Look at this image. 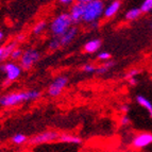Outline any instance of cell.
<instances>
[{
    "label": "cell",
    "instance_id": "cell-1",
    "mask_svg": "<svg viewBox=\"0 0 152 152\" xmlns=\"http://www.w3.org/2000/svg\"><path fill=\"white\" fill-rule=\"evenodd\" d=\"M42 96V93L37 89H30L23 91H13L0 97V105L3 107H15L23 102L35 101Z\"/></svg>",
    "mask_w": 152,
    "mask_h": 152
},
{
    "label": "cell",
    "instance_id": "cell-2",
    "mask_svg": "<svg viewBox=\"0 0 152 152\" xmlns=\"http://www.w3.org/2000/svg\"><path fill=\"white\" fill-rule=\"evenodd\" d=\"M104 8L105 5L101 0H86L82 21L89 25L97 23V21L103 16Z\"/></svg>",
    "mask_w": 152,
    "mask_h": 152
},
{
    "label": "cell",
    "instance_id": "cell-3",
    "mask_svg": "<svg viewBox=\"0 0 152 152\" xmlns=\"http://www.w3.org/2000/svg\"><path fill=\"white\" fill-rule=\"evenodd\" d=\"M72 27L68 12H62L56 16L49 23V30L53 37H60Z\"/></svg>",
    "mask_w": 152,
    "mask_h": 152
},
{
    "label": "cell",
    "instance_id": "cell-4",
    "mask_svg": "<svg viewBox=\"0 0 152 152\" xmlns=\"http://www.w3.org/2000/svg\"><path fill=\"white\" fill-rule=\"evenodd\" d=\"M58 137H60V133L58 131H53V130H47L38 133V134L34 135L31 138L28 140V145L30 146H37V145H43V144H49V142H58Z\"/></svg>",
    "mask_w": 152,
    "mask_h": 152
},
{
    "label": "cell",
    "instance_id": "cell-5",
    "mask_svg": "<svg viewBox=\"0 0 152 152\" xmlns=\"http://www.w3.org/2000/svg\"><path fill=\"white\" fill-rule=\"evenodd\" d=\"M41 58V52L35 48H28L23 51V56L19 60V65L21 69L29 70L35 65Z\"/></svg>",
    "mask_w": 152,
    "mask_h": 152
},
{
    "label": "cell",
    "instance_id": "cell-6",
    "mask_svg": "<svg viewBox=\"0 0 152 152\" xmlns=\"http://www.w3.org/2000/svg\"><path fill=\"white\" fill-rule=\"evenodd\" d=\"M1 70L5 74L7 80H5V84H10L11 82L16 81L19 77L21 76V69L20 65L14 63V62H7L1 66Z\"/></svg>",
    "mask_w": 152,
    "mask_h": 152
},
{
    "label": "cell",
    "instance_id": "cell-7",
    "mask_svg": "<svg viewBox=\"0 0 152 152\" xmlns=\"http://www.w3.org/2000/svg\"><path fill=\"white\" fill-rule=\"evenodd\" d=\"M69 79L66 76H58L51 82L48 86L47 93L50 97H58L63 93L64 88L67 86Z\"/></svg>",
    "mask_w": 152,
    "mask_h": 152
},
{
    "label": "cell",
    "instance_id": "cell-8",
    "mask_svg": "<svg viewBox=\"0 0 152 152\" xmlns=\"http://www.w3.org/2000/svg\"><path fill=\"white\" fill-rule=\"evenodd\" d=\"M86 0H79L75 1V3L70 7L69 16H70L72 25H78L82 21L84 15V9H85Z\"/></svg>",
    "mask_w": 152,
    "mask_h": 152
},
{
    "label": "cell",
    "instance_id": "cell-9",
    "mask_svg": "<svg viewBox=\"0 0 152 152\" xmlns=\"http://www.w3.org/2000/svg\"><path fill=\"white\" fill-rule=\"evenodd\" d=\"M131 144L133 147L137 148V149H142V148L148 147L149 145L152 144V133H149V132L138 133L133 137Z\"/></svg>",
    "mask_w": 152,
    "mask_h": 152
},
{
    "label": "cell",
    "instance_id": "cell-10",
    "mask_svg": "<svg viewBox=\"0 0 152 152\" xmlns=\"http://www.w3.org/2000/svg\"><path fill=\"white\" fill-rule=\"evenodd\" d=\"M78 32H79L78 28H77L76 26H72L65 34H63L60 37H53V38H58L61 47H66V46H68L76 38V36L78 35Z\"/></svg>",
    "mask_w": 152,
    "mask_h": 152
},
{
    "label": "cell",
    "instance_id": "cell-11",
    "mask_svg": "<svg viewBox=\"0 0 152 152\" xmlns=\"http://www.w3.org/2000/svg\"><path fill=\"white\" fill-rule=\"evenodd\" d=\"M120 7H121V1H112L109 4L104 8V12H103V17L107 18V19H110V18L114 17L117 13L119 12Z\"/></svg>",
    "mask_w": 152,
    "mask_h": 152
},
{
    "label": "cell",
    "instance_id": "cell-12",
    "mask_svg": "<svg viewBox=\"0 0 152 152\" xmlns=\"http://www.w3.org/2000/svg\"><path fill=\"white\" fill-rule=\"evenodd\" d=\"M102 41L100 38H93L84 44V51L87 53H95L101 48Z\"/></svg>",
    "mask_w": 152,
    "mask_h": 152
},
{
    "label": "cell",
    "instance_id": "cell-13",
    "mask_svg": "<svg viewBox=\"0 0 152 152\" xmlns=\"http://www.w3.org/2000/svg\"><path fill=\"white\" fill-rule=\"evenodd\" d=\"M58 142H62V144H71V145H81L82 144V138L79 136L72 134H68V133H62L60 134Z\"/></svg>",
    "mask_w": 152,
    "mask_h": 152
},
{
    "label": "cell",
    "instance_id": "cell-14",
    "mask_svg": "<svg viewBox=\"0 0 152 152\" xmlns=\"http://www.w3.org/2000/svg\"><path fill=\"white\" fill-rule=\"evenodd\" d=\"M135 100H136V102L140 104V107H144V109L148 112L150 118H152V103L149 99L146 98V97L142 96V95H137V96L135 97Z\"/></svg>",
    "mask_w": 152,
    "mask_h": 152
},
{
    "label": "cell",
    "instance_id": "cell-15",
    "mask_svg": "<svg viewBox=\"0 0 152 152\" xmlns=\"http://www.w3.org/2000/svg\"><path fill=\"white\" fill-rule=\"evenodd\" d=\"M115 65H116V62L113 61V60H110V61L104 62L102 65H100V66H98V67H97L96 72H95V74H96L97 76H101V75L107 74V71H109L111 68H113Z\"/></svg>",
    "mask_w": 152,
    "mask_h": 152
},
{
    "label": "cell",
    "instance_id": "cell-16",
    "mask_svg": "<svg viewBox=\"0 0 152 152\" xmlns=\"http://www.w3.org/2000/svg\"><path fill=\"white\" fill-rule=\"evenodd\" d=\"M140 15H142V12H140V8H132V9H130L129 11L126 12L124 17H126L127 20H135V19H137Z\"/></svg>",
    "mask_w": 152,
    "mask_h": 152
},
{
    "label": "cell",
    "instance_id": "cell-17",
    "mask_svg": "<svg viewBox=\"0 0 152 152\" xmlns=\"http://www.w3.org/2000/svg\"><path fill=\"white\" fill-rule=\"evenodd\" d=\"M47 27H48V23H47L46 20L38 21V23L33 27L32 33L34 34V35H39V34H42L43 32H45Z\"/></svg>",
    "mask_w": 152,
    "mask_h": 152
},
{
    "label": "cell",
    "instance_id": "cell-18",
    "mask_svg": "<svg viewBox=\"0 0 152 152\" xmlns=\"http://www.w3.org/2000/svg\"><path fill=\"white\" fill-rule=\"evenodd\" d=\"M17 48V43L16 42H10L9 44L4 46V53H3V61L7 60L8 58H10V56L12 54V52Z\"/></svg>",
    "mask_w": 152,
    "mask_h": 152
},
{
    "label": "cell",
    "instance_id": "cell-19",
    "mask_svg": "<svg viewBox=\"0 0 152 152\" xmlns=\"http://www.w3.org/2000/svg\"><path fill=\"white\" fill-rule=\"evenodd\" d=\"M11 140H12V142L14 145L19 146V145H23L26 142H28V137L26 136L25 134H23V133H17L11 138Z\"/></svg>",
    "mask_w": 152,
    "mask_h": 152
},
{
    "label": "cell",
    "instance_id": "cell-20",
    "mask_svg": "<svg viewBox=\"0 0 152 152\" xmlns=\"http://www.w3.org/2000/svg\"><path fill=\"white\" fill-rule=\"evenodd\" d=\"M140 12L142 13H149L152 11V0H145L144 2L140 7Z\"/></svg>",
    "mask_w": 152,
    "mask_h": 152
},
{
    "label": "cell",
    "instance_id": "cell-21",
    "mask_svg": "<svg viewBox=\"0 0 152 152\" xmlns=\"http://www.w3.org/2000/svg\"><path fill=\"white\" fill-rule=\"evenodd\" d=\"M23 49L17 47V48L12 52V54L10 56V58H12L13 61H15V60H20L21 56H23Z\"/></svg>",
    "mask_w": 152,
    "mask_h": 152
},
{
    "label": "cell",
    "instance_id": "cell-22",
    "mask_svg": "<svg viewBox=\"0 0 152 152\" xmlns=\"http://www.w3.org/2000/svg\"><path fill=\"white\" fill-rule=\"evenodd\" d=\"M112 56L110 52H107V51H101V52H99L98 56H97V58L98 60H100V61H110V60H112Z\"/></svg>",
    "mask_w": 152,
    "mask_h": 152
},
{
    "label": "cell",
    "instance_id": "cell-23",
    "mask_svg": "<svg viewBox=\"0 0 152 152\" xmlns=\"http://www.w3.org/2000/svg\"><path fill=\"white\" fill-rule=\"evenodd\" d=\"M96 68L97 67L95 65L87 63L83 66V68L82 69H83V71L84 72H86V74H94V72H96Z\"/></svg>",
    "mask_w": 152,
    "mask_h": 152
},
{
    "label": "cell",
    "instance_id": "cell-24",
    "mask_svg": "<svg viewBox=\"0 0 152 152\" xmlns=\"http://www.w3.org/2000/svg\"><path fill=\"white\" fill-rule=\"evenodd\" d=\"M60 47H61V46H60V43H58V38H53L52 41L49 42V45H48L49 50L54 51V50H56V49L60 48Z\"/></svg>",
    "mask_w": 152,
    "mask_h": 152
},
{
    "label": "cell",
    "instance_id": "cell-25",
    "mask_svg": "<svg viewBox=\"0 0 152 152\" xmlns=\"http://www.w3.org/2000/svg\"><path fill=\"white\" fill-rule=\"evenodd\" d=\"M140 69H136V68H132L130 69L129 71L127 72V75H126V77H127L128 79H131V78H136L137 75H140Z\"/></svg>",
    "mask_w": 152,
    "mask_h": 152
},
{
    "label": "cell",
    "instance_id": "cell-26",
    "mask_svg": "<svg viewBox=\"0 0 152 152\" xmlns=\"http://www.w3.org/2000/svg\"><path fill=\"white\" fill-rule=\"evenodd\" d=\"M131 124V119H130V117L128 115H124V116L120 118V124H121L122 127H126V126H129Z\"/></svg>",
    "mask_w": 152,
    "mask_h": 152
},
{
    "label": "cell",
    "instance_id": "cell-27",
    "mask_svg": "<svg viewBox=\"0 0 152 152\" xmlns=\"http://www.w3.org/2000/svg\"><path fill=\"white\" fill-rule=\"evenodd\" d=\"M58 3L60 4H63V5H66V7H69V5H72L75 3V1L74 0H60L58 1Z\"/></svg>",
    "mask_w": 152,
    "mask_h": 152
},
{
    "label": "cell",
    "instance_id": "cell-28",
    "mask_svg": "<svg viewBox=\"0 0 152 152\" xmlns=\"http://www.w3.org/2000/svg\"><path fill=\"white\" fill-rule=\"evenodd\" d=\"M120 111L122 113H124V115H128V113L130 112V107L128 104H122L121 107H120Z\"/></svg>",
    "mask_w": 152,
    "mask_h": 152
},
{
    "label": "cell",
    "instance_id": "cell-29",
    "mask_svg": "<svg viewBox=\"0 0 152 152\" xmlns=\"http://www.w3.org/2000/svg\"><path fill=\"white\" fill-rule=\"evenodd\" d=\"M128 83H129L131 86H135V85H137V79L136 78L128 79Z\"/></svg>",
    "mask_w": 152,
    "mask_h": 152
},
{
    "label": "cell",
    "instance_id": "cell-30",
    "mask_svg": "<svg viewBox=\"0 0 152 152\" xmlns=\"http://www.w3.org/2000/svg\"><path fill=\"white\" fill-rule=\"evenodd\" d=\"M3 53H4V46L0 47V62L3 61Z\"/></svg>",
    "mask_w": 152,
    "mask_h": 152
},
{
    "label": "cell",
    "instance_id": "cell-31",
    "mask_svg": "<svg viewBox=\"0 0 152 152\" xmlns=\"http://www.w3.org/2000/svg\"><path fill=\"white\" fill-rule=\"evenodd\" d=\"M25 34H19V35H17V37H16V43H17V42H23V39H25Z\"/></svg>",
    "mask_w": 152,
    "mask_h": 152
},
{
    "label": "cell",
    "instance_id": "cell-32",
    "mask_svg": "<svg viewBox=\"0 0 152 152\" xmlns=\"http://www.w3.org/2000/svg\"><path fill=\"white\" fill-rule=\"evenodd\" d=\"M3 38H4V33H3V32H2V31L0 30V42L2 41Z\"/></svg>",
    "mask_w": 152,
    "mask_h": 152
}]
</instances>
